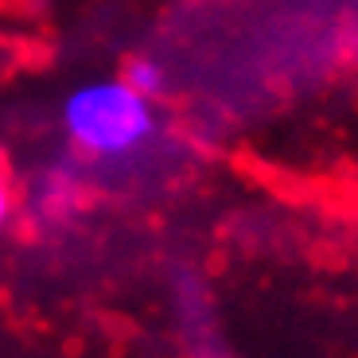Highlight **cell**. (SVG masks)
<instances>
[{
	"mask_svg": "<svg viewBox=\"0 0 358 358\" xmlns=\"http://www.w3.org/2000/svg\"><path fill=\"white\" fill-rule=\"evenodd\" d=\"M12 215V195H8V183H4V171H0V226L8 222Z\"/></svg>",
	"mask_w": 358,
	"mask_h": 358,
	"instance_id": "cell-3",
	"label": "cell"
},
{
	"mask_svg": "<svg viewBox=\"0 0 358 358\" xmlns=\"http://www.w3.org/2000/svg\"><path fill=\"white\" fill-rule=\"evenodd\" d=\"M63 129L82 152L125 160L156 136V109L125 78L86 82L63 101Z\"/></svg>",
	"mask_w": 358,
	"mask_h": 358,
	"instance_id": "cell-1",
	"label": "cell"
},
{
	"mask_svg": "<svg viewBox=\"0 0 358 358\" xmlns=\"http://www.w3.org/2000/svg\"><path fill=\"white\" fill-rule=\"evenodd\" d=\"M125 82L136 90V94H144V98H152V101L160 98V94H164V86H168V82H164V66L156 63V59H144V55L129 63Z\"/></svg>",
	"mask_w": 358,
	"mask_h": 358,
	"instance_id": "cell-2",
	"label": "cell"
}]
</instances>
